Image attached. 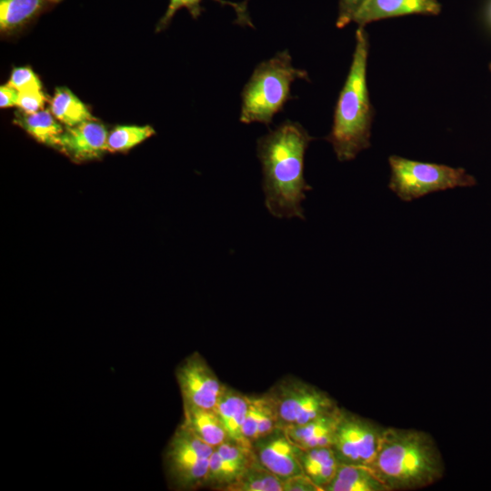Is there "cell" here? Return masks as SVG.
<instances>
[{
	"label": "cell",
	"mask_w": 491,
	"mask_h": 491,
	"mask_svg": "<svg viewBox=\"0 0 491 491\" xmlns=\"http://www.w3.org/2000/svg\"><path fill=\"white\" fill-rule=\"evenodd\" d=\"M18 92L42 90V83L38 75L28 66L15 67L6 83Z\"/></svg>",
	"instance_id": "24"
},
{
	"label": "cell",
	"mask_w": 491,
	"mask_h": 491,
	"mask_svg": "<svg viewBox=\"0 0 491 491\" xmlns=\"http://www.w3.org/2000/svg\"><path fill=\"white\" fill-rule=\"evenodd\" d=\"M385 430L378 423L341 408L332 445L339 464L369 466Z\"/></svg>",
	"instance_id": "7"
},
{
	"label": "cell",
	"mask_w": 491,
	"mask_h": 491,
	"mask_svg": "<svg viewBox=\"0 0 491 491\" xmlns=\"http://www.w3.org/2000/svg\"><path fill=\"white\" fill-rule=\"evenodd\" d=\"M366 1V0H339L336 26L338 28H343L353 22L356 13Z\"/></svg>",
	"instance_id": "26"
},
{
	"label": "cell",
	"mask_w": 491,
	"mask_h": 491,
	"mask_svg": "<svg viewBox=\"0 0 491 491\" xmlns=\"http://www.w3.org/2000/svg\"><path fill=\"white\" fill-rule=\"evenodd\" d=\"M224 491H283V481L259 463L257 458Z\"/></svg>",
	"instance_id": "20"
},
{
	"label": "cell",
	"mask_w": 491,
	"mask_h": 491,
	"mask_svg": "<svg viewBox=\"0 0 491 491\" xmlns=\"http://www.w3.org/2000/svg\"><path fill=\"white\" fill-rule=\"evenodd\" d=\"M300 463L304 473L321 491L332 481L339 466L332 446L302 450Z\"/></svg>",
	"instance_id": "18"
},
{
	"label": "cell",
	"mask_w": 491,
	"mask_h": 491,
	"mask_svg": "<svg viewBox=\"0 0 491 491\" xmlns=\"http://www.w3.org/2000/svg\"><path fill=\"white\" fill-rule=\"evenodd\" d=\"M389 188L404 201L476 184L475 177L460 167L418 162L396 155L389 157Z\"/></svg>",
	"instance_id": "5"
},
{
	"label": "cell",
	"mask_w": 491,
	"mask_h": 491,
	"mask_svg": "<svg viewBox=\"0 0 491 491\" xmlns=\"http://www.w3.org/2000/svg\"><path fill=\"white\" fill-rule=\"evenodd\" d=\"M313 139L299 123L291 120L258 138L265 205L274 217L305 219L302 202L312 187L304 176V160Z\"/></svg>",
	"instance_id": "1"
},
{
	"label": "cell",
	"mask_w": 491,
	"mask_h": 491,
	"mask_svg": "<svg viewBox=\"0 0 491 491\" xmlns=\"http://www.w3.org/2000/svg\"><path fill=\"white\" fill-rule=\"evenodd\" d=\"M282 481L283 491H321L305 473L287 477Z\"/></svg>",
	"instance_id": "27"
},
{
	"label": "cell",
	"mask_w": 491,
	"mask_h": 491,
	"mask_svg": "<svg viewBox=\"0 0 491 491\" xmlns=\"http://www.w3.org/2000/svg\"><path fill=\"white\" fill-rule=\"evenodd\" d=\"M108 132L96 119L87 120L74 126H66L57 149L75 162L100 157L106 150Z\"/></svg>",
	"instance_id": "10"
},
{
	"label": "cell",
	"mask_w": 491,
	"mask_h": 491,
	"mask_svg": "<svg viewBox=\"0 0 491 491\" xmlns=\"http://www.w3.org/2000/svg\"><path fill=\"white\" fill-rule=\"evenodd\" d=\"M437 0H366L356 13L353 22L360 27L380 19L405 15H437Z\"/></svg>",
	"instance_id": "11"
},
{
	"label": "cell",
	"mask_w": 491,
	"mask_h": 491,
	"mask_svg": "<svg viewBox=\"0 0 491 491\" xmlns=\"http://www.w3.org/2000/svg\"><path fill=\"white\" fill-rule=\"evenodd\" d=\"M18 91L6 85L0 87V107L8 108L17 105Z\"/></svg>",
	"instance_id": "28"
},
{
	"label": "cell",
	"mask_w": 491,
	"mask_h": 491,
	"mask_svg": "<svg viewBox=\"0 0 491 491\" xmlns=\"http://www.w3.org/2000/svg\"><path fill=\"white\" fill-rule=\"evenodd\" d=\"M50 111L61 124L74 126L95 119L90 109L70 89L56 87L50 101Z\"/></svg>",
	"instance_id": "19"
},
{
	"label": "cell",
	"mask_w": 491,
	"mask_h": 491,
	"mask_svg": "<svg viewBox=\"0 0 491 491\" xmlns=\"http://www.w3.org/2000/svg\"><path fill=\"white\" fill-rule=\"evenodd\" d=\"M369 43L364 27L356 32L349 73L340 92L331 132L326 140L339 161L354 159L370 145L372 107L366 85Z\"/></svg>",
	"instance_id": "3"
},
{
	"label": "cell",
	"mask_w": 491,
	"mask_h": 491,
	"mask_svg": "<svg viewBox=\"0 0 491 491\" xmlns=\"http://www.w3.org/2000/svg\"><path fill=\"white\" fill-rule=\"evenodd\" d=\"M183 410L181 425L205 443L216 447L228 440L225 427L214 409L183 404Z\"/></svg>",
	"instance_id": "15"
},
{
	"label": "cell",
	"mask_w": 491,
	"mask_h": 491,
	"mask_svg": "<svg viewBox=\"0 0 491 491\" xmlns=\"http://www.w3.org/2000/svg\"><path fill=\"white\" fill-rule=\"evenodd\" d=\"M63 0H0V33L12 36L20 33L42 14Z\"/></svg>",
	"instance_id": "12"
},
{
	"label": "cell",
	"mask_w": 491,
	"mask_h": 491,
	"mask_svg": "<svg viewBox=\"0 0 491 491\" xmlns=\"http://www.w3.org/2000/svg\"><path fill=\"white\" fill-rule=\"evenodd\" d=\"M340 412L341 407L338 406L304 425L283 429L288 438L302 450L332 446Z\"/></svg>",
	"instance_id": "13"
},
{
	"label": "cell",
	"mask_w": 491,
	"mask_h": 491,
	"mask_svg": "<svg viewBox=\"0 0 491 491\" xmlns=\"http://www.w3.org/2000/svg\"><path fill=\"white\" fill-rule=\"evenodd\" d=\"M324 491H387L368 466L339 464Z\"/></svg>",
	"instance_id": "17"
},
{
	"label": "cell",
	"mask_w": 491,
	"mask_h": 491,
	"mask_svg": "<svg viewBox=\"0 0 491 491\" xmlns=\"http://www.w3.org/2000/svg\"><path fill=\"white\" fill-rule=\"evenodd\" d=\"M489 20L491 22V6H490V9H489Z\"/></svg>",
	"instance_id": "29"
},
{
	"label": "cell",
	"mask_w": 491,
	"mask_h": 491,
	"mask_svg": "<svg viewBox=\"0 0 491 491\" xmlns=\"http://www.w3.org/2000/svg\"><path fill=\"white\" fill-rule=\"evenodd\" d=\"M253 450L259 463L282 480L304 473L300 463L302 449L288 438L283 428L255 441Z\"/></svg>",
	"instance_id": "9"
},
{
	"label": "cell",
	"mask_w": 491,
	"mask_h": 491,
	"mask_svg": "<svg viewBox=\"0 0 491 491\" xmlns=\"http://www.w3.org/2000/svg\"><path fill=\"white\" fill-rule=\"evenodd\" d=\"M387 491L415 490L444 476L443 456L433 436L415 428L386 427L368 466Z\"/></svg>",
	"instance_id": "2"
},
{
	"label": "cell",
	"mask_w": 491,
	"mask_h": 491,
	"mask_svg": "<svg viewBox=\"0 0 491 491\" xmlns=\"http://www.w3.org/2000/svg\"><path fill=\"white\" fill-rule=\"evenodd\" d=\"M247 398L248 407L243 426V435L246 442L253 446V443L257 439L264 396H247Z\"/></svg>",
	"instance_id": "23"
},
{
	"label": "cell",
	"mask_w": 491,
	"mask_h": 491,
	"mask_svg": "<svg viewBox=\"0 0 491 491\" xmlns=\"http://www.w3.org/2000/svg\"><path fill=\"white\" fill-rule=\"evenodd\" d=\"M175 378L183 404L214 409L224 388L205 358L194 352L176 367Z\"/></svg>",
	"instance_id": "8"
},
{
	"label": "cell",
	"mask_w": 491,
	"mask_h": 491,
	"mask_svg": "<svg viewBox=\"0 0 491 491\" xmlns=\"http://www.w3.org/2000/svg\"><path fill=\"white\" fill-rule=\"evenodd\" d=\"M46 95L42 90H30L18 92L17 107L27 114H32L43 110Z\"/></svg>",
	"instance_id": "25"
},
{
	"label": "cell",
	"mask_w": 491,
	"mask_h": 491,
	"mask_svg": "<svg viewBox=\"0 0 491 491\" xmlns=\"http://www.w3.org/2000/svg\"><path fill=\"white\" fill-rule=\"evenodd\" d=\"M215 1L223 5H229L234 8L237 16L236 23L238 25L253 26L247 11L246 2L235 3L226 0ZM201 2L202 0H169L165 13L156 24L155 31L160 32L165 30L171 23L175 13L181 8H186L193 18H198L204 10L201 6Z\"/></svg>",
	"instance_id": "21"
},
{
	"label": "cell",
	"mask_w": 491,
	"mask_h": 491,
	"mask_svg": "<svg viewBox=\"0 0 491 491\" xmlns=\"http://www.w3.org/2000/svg\"><path fill=\"white\" fill-rule=\"evenodd\" d=\"M155 134L151 125H117L108 133L106 150L111 153L126 152Z\"/></svg>",
	"instance_id": "22"
},
{
	"label": "cell",
	"mask_w": 491,
	"mask_h": 491,
	"mask_svg": "<svg viewBox=\"0 0 491 491\" xmlns=\"http://www.w3.org/2000/svg\"><path fill=\"white\" fill-rule=\"evenodd\" d=\"M296 79L309 80L305 70L293 65L288 50L258 64L241 93L240 122L270 125L286 103L295 98L291 85Z\"/></svg>",
	"instance_id": "4"
},
{
	"label": "cell",
	"mask_w": 491,
	"mask_h": 491,
	"mask_svg": "<svg viewBox=\"0 0 491 491\" xmlns=\"http://www.w3.org/2000/svg\"><path fill=\"white\" fill-rule=\"evenodd\" d=\"M247 407V396L224 386L214 410L219 416L229 441L244 446L253 447L246 442L243 435V426Z\"/></svg>",
	"instance_id": "14"
},
{
	"label": "cell",
	"mask_w": 491,
	"mask_h": 491,
	"mask_svg": "<svg viewBox=\"0 0 491 491\" xmlns=\"http://www.w3.org/2000/svg\"><path fill=\"white\" fill-rule=\"evenodd\" d=\"M276 408L279 428L304 425L338 407L326 391L296 378H286L268 393Z\"/></svg>",
	"instance_id": "6"
},
{
	"label": "cell",
	"mask_w": 491,
	"mask_h": 491,
	"mask_svg": "<svg viewBox=\"0 0 491 491\" xmlns=\"http://www.w3.org/2000/svg\"><path fill=\"white\" fill-rule=\"evenodd\" d=\"M489 68H490V71H491V64H490V66H489Z\"/></svg>",
	"instance_id": "30"
},
{
	"label": "cell",
	"mask_w": 491,
	"mask_h": 491,
	"mask_svg": "<svg viewBox=\"0 0 491 491\" xmlns=\"http://www.w3.org/2000/svg\"><path fill=\"white\" fill-rule=\"evenodd\" d=\"M14 123L37 142L57 149L64 128L49 110L27 114L18 109Z\"/></svg>",
	"instance_id": "16"
}]
</instances>
